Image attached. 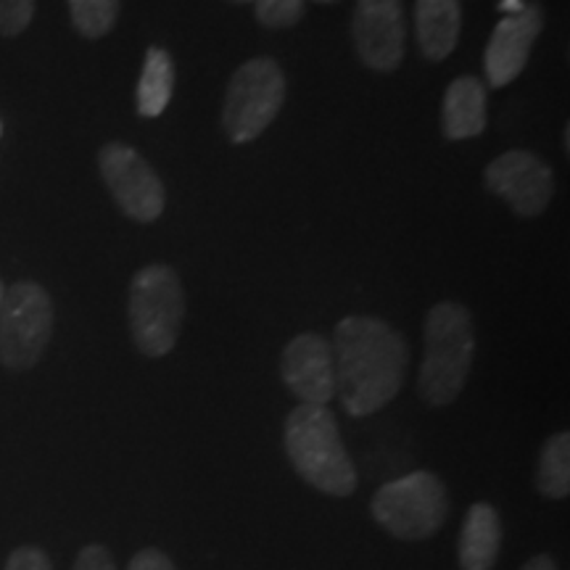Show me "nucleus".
<instances>
[{
	"label": "nucleus",
	"instance_id": "f257e3e1",
	"mask_svg": "<svg viewBox=\"0 0 570 570\" xmlns=\"http://www.w3.org/2000/svg\"><path fill=\"white\" fill-rule=\"evenodd\" d=\"M410 367L407 341L375 317H346L333 336L336 396L352 417L383 410L404 386Z\"/></svg>",
	"mask_w": 570,
	"mask_h": 570
},
{
	"label": "nucleus",
	"instance_id": "f03ea898",
	"mask_svg": "<svg viewBox=\"0 0 570 570\" xmlns=\"http://www.w3.org/2000/svg\"><path fill=\"white\" fill-rule=\"evenodd\" d=\"M283 444L291 465L309 487L331 497L354 494L356 470L331 410L298 404L285 420Z\"/></svg>",
	"mask_w": 570,
	"mask_h": 570
},
{
	"label": "nucleus",
	"instance_id": "7ed1b4c3",
	"mask_svg": "<svg viewBox=\"0 0 570 570\" xmlns=\"http://www.w3.org/2000/svg\"><path fill=\"white\" fill-rule=\"evenodd\" d=\"M475 360V327L468 306L441 302L428 312L425 354L417 391L433 407H446L465 389Z\"/></svg>",
	"mask_w": 570,
	"mask_h": 570
},
{
	"label": "nucleus",
	"instance_id": "20e7f679",
	"mask_svg": "<svg viewBox=\"0 0 570 570\" xmlns=\"http://www.w3.org/2000/svg\"><path fill=\"white\" fill-rule=\"evenodd\" d=\"M130 333L142 356H167L177 346L185 317L180 277L167 265L142 267L130 283Z\"/></svg>",
	"mask_w": 570,
	"mask_h": 570
},
{
	"label": "nucleus",
	"instance_id": "39448f33",
	"mask_svg": "<svg viewBox=\"0 0 570 570\" xmlns=\"http://www.w3.org/2000/svg\"><path fill=\"white\" fill-rule=\"evenodd\" d=\"M377 525L402 541H423L433 537L449 515L444 481L436 473L417 470L402 479L383 483L370 502Z\"/></svg>",
	"mask_w": 570,
	"mask_h": 570
},
{
	"label": "nucleus",
	"instance_id": "423d86ee",
	"mask_svg": "<svg viewBox=\"0 0 570 570\" xmlns=\"http://www.w3.org/2000/svg\"><path fill=\"white\" fill-rule=\"evenodd\" d=\"M53 336V302L40 283L19 281L0 302V362L9 370H32Z\"/></svg>",
	"mask_w": 570,
	"mask_h": 570
},
{
	"label": "nucleus",
	"instance_id": "0eeeda50",
	"mask_svg": "<svg viewBox=\"0 0 570 570\" xmlns=\"http://www.w3.org/2000/svg\"><path fill=\"white\" fill-rule=\"evenodd\" d=\"M285 101V75L275 59H252L227 85L223 127L238 146L259 138L273 125Z\"/></svg>",
	"mask_w": 570,
	"mask_h": 570
},
{
	"label": "nucleus",
	"instance_id": "6e6552de",
	"mask_svg": "<svg viewBox=\"0 0 570 570\" xmlns=\"http://www.w3.org/2000/svg\"><path fill=\"white\" fill-rule=\"evenodd\" d=\"M98 169L101 177L127 217L135 223H156L164 214V185L154 167L127 142L111 140L98 151Z\"/></svg>",
	"mask_w": 570,
	"mask_h": 570
},
{
	"label": "nucleus",
	"instance_id": "1a4fd4ad",
	"mask_svg": "<svg viewBox=\"0 0 570 570\" xmlns=\"http://www.w3.org/2000/svg\"><path fill=\"white\" fill-rule=\"evenodd\" d=\"M487 188L512 206L520 217H539L554 196V173L541 156L508 151L487 167Z\"/></svg>",
	"mask_w": 570,
	"mask_h": 570
},
{
	"label": "nucleus",
	"instance_id": "9d476101",
	"mask_svg": "<svg viewBox=\"0 0 570 570\" xmlns=\"http://www.w3.org/2000/svg\"><path fill=\"white\" fill-rule=\"evenodd\" d=\"M352 35L356 53L365 67L394 71L407 51L402 0H360L354 11Z\"/></svg>",
	"mask_w": 570,
	"mask_h": 570
},
{
	"label": "nucleus",
	"instance_id": "9b49d317",
	"mask_svg": "<svg viewBox=\"0 0 570 570\" xmlns=\"http://www.w3.org/2000/svg\"><path fill=\"white\" fill-rule=\"evenodd\" d=\"M283 381L302 404L327 407L336 396L333 346L317 333H302L283 352Z\"/></svg>",
	"mask_w": 570,
	"mask_h": 570
},
{
	"label": "nucleus",
	"instance_id": "f8f14e48",
	"mask_svg": "<svg viewBox=\"0 0 570 570\" xmlns=\"http://www.w3.org/2000/svg\"><path fill=\"white\" fill-rule=\"evenodd\" d=\"M541 27H544V11L539 6H525L523 11L499 21L491 32L487 59H483L491 88H504L525 69Z\"/></svg>",
	"mask_w": 570,
	"mask_h": 570
},
{
	"label": "nucleus",
	"instance_id": "ddd939ff",
	"mask_svg": "<svg viewBox=\"0 0 570 570\" xmlns=\"http://www.w3.org/2000/svg\"><path fill=\"white\" fill-rule=\"evenodd\" d=\"M489 106L487 88L479 77H458L444 92V106H441V130L446 140H468L479 138L487 130Z\"/></svg>",
	"mask_w": 570,
	"mask_h": 570
},
{
	"label": "nucleus",
	"instance_id": "4468645a",
	"mask_svg": "<svg viewBox=\"0 0 570 570\" xmlns=\"http://www.w3.org/2000/svg\"><path fill=\"white\" fill-rule=\"evenodd\" d=\"M462 27L460 0H417L415 32L428 61H444L458 48Z\"/></svg>",
	"mask_w": 570,
	"mask_h": 570
},
{
	"label": "nucleus",
	"instance_id": "2eb2a0df",
	"mask_svg": "<svg viewBox=\"0 0 570 570\" xmlns=\"http://www.w3.org/2000/svg\"><path fill=\"white\" fill-rule=\"evenodd\" d=\"M502 547V520L494 504L475 502L468 510L460 531V568L462 570H491Z\"/></svg>",
	"mask_w": 570,
	"mask_h": 570
},
{
	"label": "nucleus",
	"instance_id": "dca6fc26",
	"mask_svg": "<svg viewBox=\"0 0 570 570\" xmlns=\"http://www.w3.org/2000/svg\"><path fill=\"white\" fill-rule=\"evenodd\" d=\"M175 92V63L164 48H148L146 61H142L140 82L135 90V109L140 117L154 119L164 114Z\"/></svg>",
	"mask_w": 570,
	"mask_h": 570
},
{
	"label": "nucleus",
	"instance_id": "f3484780",
	"mask_svg": "<svg viewBox=\"0 0 570 570\" xmlns=\"http://www.w3.org/2000/svg\"><path fill=\"white\" fill-rule=\"evenodd\" d=\"M537 489L550 499L570 494V433L560 431L544 441L537 468Z\"/></svg>",
	"mask_w": 570,
	"mask_h": 570
},
{
	"label": "nucleus",
	"instance_id": "a211bd4d",
	"mask_svg": "<svg viewBox=\"0 0 570 570\" xmlns=\"http://www.w3.org/2000/svg\"><path fill=\"white\" fill-rule=\"evenodd\" d=\"M69 13L71 24L82 38L98 40L117 24L119 0H69Z\"/></svg>",
	"mask_w": 570,
	"mask_h": 570
},
{
	"label": "nucleus",
	"instance_id": "6ab92c4d",
	"mask_svg": "<svg viewBox=\"0 0 570 570\" xmlns=\"http://www.w3.org/2000/svg\"><path fill=\"white\" fill-rule=\"evenodd\" d=\"M254 3L259 24L273 27V30L296 24L304 13V0H254Z\"/></svg>",
	"mask_w": 570,
	"mask_h": 570
},
{
	"label": "nucleus",
	"instance_id": "aec40b11",
	"mask_svg": "<svg viewBox=\"0 0 570 570\" xmlns=\"http://www.w3.org/2000/svg\"><path fill=\"white\" fill-rule=\"evenodd\" d=\"M35 0H0V38H19L35 19Z\"/></svg>",
	"mask_w": 570,
	"mask_h": 570
},
{
	"label": "nucleus",
	"instance_id": "412c9836",
	"mask_svg": "<svg viewBox=\"0 0 570 570\" xmlns=\"http://www.w3.org/2000/svg\"><path fill=\"white\" fill-rule=\"evenodd\" d=\"M6 570H53L48 554L40 547H17L6 560Z\"/></svg>",
	"mask_w": 570,
	"mask_h": 570
},
{
	"label": "nucleus",
	"instance_id": "4be33fe9",
	"mask_svg": "<svg viewBox=\"0 0 570 570\" xmlns=\"http://www.w3.org/2000/svg\"><path fill=\"white\" fill-rule=\"evenodd\" d=\"M71 570H117V566H114L109 547L88 544V547H82L80 554H77L75 568Z\"/></svg>",
	"mask_w": 570,
	"mask_h": 570
},
{
	"label": "nucleus",
	"instance_id": "5701e85b",
	"mask_svg": "<svg viewBox=\"0 0 570 570\" xmlns=\"http://www.w3.org/2000/svg\"><path fill=\"white\" fill-rule=\"evenodd\" d=\"M127 570H175V562L161 550H156V547H146V550L132 554Z\"/></svg>",
	"mask_w": 570,
	"mask_h": 570
},
{
	"label": "nucleus",
	"instance_id": "b1692460",
	"mask_svg": "<svg viewBox=\"0 0 570 570\" xmlns=\"http://www.w3.org/2000/svg\"><path fill=\"white\" fill-rule=\"evenodd\" d=\"M520 570H558V562L550 554H537V558H531Z\"/></svg>",
	"mask_w": 570,
	"mask_h": 570
},
{
	"label": "nucleus",
	"instance_id": "393cba45",
	"mask_svg": "<svg viewBox=\"0 0 570 570\" xmlns=\"http://www.w3.org/2000/svg\"><path fill=\"white\" fill-rule=\"evenodd\" d=\"M499 9L510 17V13H518L525 9V0H502V3H499Z\"/></svg>",
	"mask_w": 570,
	"mask_h": 570
},
{
	"label": "nucleus",
	"instance_id": "a878e982",
	"mask_svg": "<svg viewBox=\"0 0 570 570\" xmlns=\"http://www.w3.org/2000/svg\"><path fill=\"white\" fill-rule=\"evenodd\" d=\"M3 291H6V285H3V281H0V302H3Z\"/></svg>",
	"mask_w": 570,
	"mask_h": 570
},
{
	"label": "nucleus",
	"instance_id": "bb28decb",
	"mask_svg": "<svg viewBox=\"0 0 570 570\" xmlns=\"http://www.w3.org/2000/svg\"><path fill=\"white\" fill-rule=\"evenodd\" d=\"M233 3H248V0H233Z\"/></svg>",
	"mask_w": 570,
	"mask_h": 570
}]
</instances>
